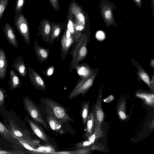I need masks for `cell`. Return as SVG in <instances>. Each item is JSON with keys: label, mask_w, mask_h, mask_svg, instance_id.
Returning <instances> with one entry per match:
<instances>
[{"label": "cell", "mask_w": 154, "mask_h": 154, "mask_svg": "<svg viewBox=\"0 0 154 154\" xmlns=\"http://www.w3.org/2000/svg\"><path fill=\"white\" fill-rule=\"evenodd\" d=\"M6 92L5 90L0 86V108L4 106Z\"/></svg>", "instance_id": "cell-34"}, {"label": "cell", "mask_w": 154, "mask_h": 154, "mask_svg": "<svg viewBox=\"0 0 154 154\" xmlns=\"http://www.w3.org/2000/svg\"><path fill=\"white\" fill-rule=\"evenodd\" d=\"M50 42L51 45H53L54 41L60 36L62 30L61 26L57 24H50Z\"/></svg>", "instance_id": "cell-22"}, {"label": "cell", "mask_w": 154, "mask_h": 154, "mask_svg": "<svg viewBox=\"0 0 154 154\" xmlns=\"http://www.w3.org/2000/svg\"><path fill=\"white\" fill-rule=\"evenodd\" d=\"M23 107L32 119L36 122L48 129L46 124L42 117L40 111L32 100L28 97L23 98Z\"/></svg>", "instance_id": "cell-4"}, {"label": "cell", "mask_w": 154, "mask_h": 154, "mask_svg": "<svg viewBox=\"0 0 154 154\" xmlns=\"http://www.w3.org/2000/svg\"><path fill=\"white\" fill-rule=\"evenodd\" d=\"M101 14L106 24L109 25L113 23L114 19L111 7L104 5L101 8Z\"/></svg>", "instance_id": "cell-20"}, {"label": "cell", "mask_w": 154, "mask_h": 154, "mask_svg": "<svg viewBox=\"0 0 154 154\" xmlns=\"http://www.w3.org/2000/svg\"><path fill=\"white\" fill-rule=\"evenodd\" d=\"M96 37L99 40H102L104 38L105 35L103 32L99 31L97 32Z\"/></svg>", "instance_id": "cell-37"}, {"label": "cell", "mask_w": 154, "mask_h": 154, "mask_svg": "<svg viewBox=\"0 0 154 154\" xmlns=\"http://www.w3.org/2000/svg\"><path fill=\"white\" fill-rule=\"evenodd\" d=\"M102 89L101 88L95 106L94 114L95 125L94 131L102 129V125L104 119V113L102 107Z\"/></svg>", "instance_id": "cell-8"}, {"label": "cell", "mask_w": 154, "mask_h": 154, "mask_svg": "<svg viewBox=\"0 0 154 154\" xmlns=\"http://www.w3.org/2000/svg\"><path fill=\"white\" fill-rule=\"evenodd\" d=\"M10 0H0V21Z\"/></svg>", "instance_id": "cell-32"}, {"label": "cell", "mask_w": 154, "mask_h": 154, "mask_svg": "<svg viewBox=\"0 0 154 154\" xmlns=\"http://www.w3.org/2000/svg\"><path fill=\"white\" fill-rule=\"evenodd\" d=\"M47 119L50 128L55 132L62 134L64 133L63 128V123L57 119L53 116L48 115Z\"/></svg>", "instance_id": "cell-16"}, {"label": "cell", "mask_w": 154, "mask_h": 154, "mask_svg": "<svg viewBox=\"0 0 154 154\" xmlns=\"http://www.w3.org/2000/svg\"><path fill=\"white\" fill-rule=\"evenodd\" d=\"M12 68L22 77H25L27 74V68L25 61L21 56L17 57L12 65Z\"/></svg>", "instance_id": "cell-14"}, {"label": "cell", "mask_w": 154, "mask_h": 154, "mask_svg": "<svg viewBox=\"0 0 154 154\" xmlns=\"http://www.w3.org/2000/svg\"><path fill=\"white\" fill-rule=\"evenodd\" d=\"M92 147L81 148L77 150L72 151V154H87L90 153L91 150L93 149Z\"/></svg>", "instance_id": "cell-33"}, {"label": "cell", "mask_w": 154, "mask_h": 154, "mask_svg": "<svg viewBox=\"0 0 154 154\" xmlns=\"http://www.w3.org/2000/svg\"><path fill=\"white\" fill-rule=\"evenodd\" d=\"M9 74L10 78L8 85L10 86L9 90L11 91L16 88H19L22 86L20 79L17 74L13 69L10 70Z\"/></svg>", "instance_id": "cell-17"}, {"label": "cell", "mask_w": 154, "mask_h": 154, "mask_svg": "<svg viewBox=\"0 0 154 154\" xmlns=\"http://www.w3.org/2000/svg\"><path fill=\"white\" fill-rule=\"evenodd\" d=\"M70 11L75 17L76 23L84 27L85 17L80 8L73 3L71 5Z\"/></svg>", "instance_id": "cell-15"}, {"label": "cell", "mask_w": 154, "mask_h": 154, "mask_svg": "<svg viewBox=\"0 0 154 154\" xmlns=\"http://www.w3.org/2000/svg\"><path fill=\"white\" fill-rule=\"evenodd\" d=\"M13 153H14L13 152H12L1 150H0V154H13Z\"/></svg>", "instance_id": "cell-40"}, {"label": "cell", "mask_w": 154, "mask_h": 154, "mask_svg": "<svg viewBox=\"0 0 154 154\" xmlns=\"http://www.w3.org/2000/svg\"><path fill=\"white\" fill-rule=\"evenodd\" d=\"M29 81L36 89L45 91L46 87L45 82L39 74L30 66H28Z\"/></svg>", "instance_id": "cell-9"}, {"label": "cell", "mask_w": 154, "mask_h": 154, "mask_svg": "<svg viewBox=\"0 0 154 154\" xmlns=\"http://www.w3.org/2000/svg\"><path fill=\"white\" fill-rule=\"evenodd\" d=\"M102 135V129L94 131L92 134L88 138V140L93 144L95 141L100 137Z\"/></svg>", "instance_id": "cell-29"}, {"label": "cell", "mask_w": 154, "mask_h": 154, "mask_svg": "<svg viewBox=\"0 0 154 154\" xmlns=\"http://www.w3.org/2000/svg\"><path fill=\"white\" fill-rule=\"evenodd\" d=\"M11 133L13 136L23 146L24 148L27 149L30 153H46L45 152V151L39 150L38 149H37L36 148L32 146L27 143L25 142L24 141L20 140V139L15 136Z\"/></svg>", "instance_id": "cell-26"}, {"label": "cell", "mask_w": 154, "mask_h": 154, "mask_svg": "<svg viewBox=\"0 0 154 154\" xmlns=\"http://www.w3.org/2000/svg\"><path fill=\"white\" fill-rule=\"evenodd\" d=\"M96 76V74L94 72L90 77L81 79L69 93L68 99L75 98L80 94L84 96L92 85Z\"/></svg>", "instance_id": "cell-5"}, {"label": "cell", "mask_w": 154, "mask_h": 154, "mask_svg": "<svg viewBox=\"0 0 154 154\" xmlns=\"http://www.w3.org/2000/svg\"><path fill=\"white\" fill-rule=\"evenodd\" d=\"M34 49L38 61L42 64L46 61L49 54V50L40 46L36 39L34 40Z\"/></svg>", "instance_id": "cell-12"}, {"label": "cell", "mask_w": 154, "mask_h": 154, "mask_svg": "<svg viewBox=\"0 0 154 154\" xmlns=\"http://www.w3.org/2000/svg\"><path fill=\"white\" fill-rule=\"evenodd\" d=\"M82 35L72 34L67 28L66 29L60 40L61 59H65L71 46L78 41Z\"/></svg>", "instance_id": "cell-6"}, {"label": "cell", "mask_w": 154, "mask_h": 154, "mask_svg": "<svg viewBox=\"0 0 154 154\" xmlns=\"http://www.w3.org/2000/svg\"><path fill=\"white\" fill-rule=\"evenodd\" d=\"M88 42V36L85 33L82 34L79 40L72 45L70 54L72 59L70 65L69 71L75 69V67L86 57L88 51L87 45Z\"/></svg>", "instance_id": "cell-1"}, {"label": "cell", "mask_w": 154, "mask_h": 154, "mask_svg": "<svg viewBox=\"0 0 154 154\" xmlns=\"http://www.w3.org/2000/svg\"><path fill=\"white\" fill-rule=\"evenodd\" d=\"M25 120L30 126L32 130L40 139L47 143H49L48 139L42 128L36 123L29 118L27 116Z\"/></svg>", "instance_id": "cell-13"}, {"label": "cell", "mask_w": 154, "mask_h": 154, "mask_svg": "<svg viewBox=\"0 0 154 154\" xmlns=\"http://www.w3.org/2000/svg\"><path fill=\"white\" fill-rule=\"evenodd\" d=\"M78 75L81 79L90 77L94 72L90 67L86 64L82 63L78 64L75 67Z\"/></svg>", "instance_id": "cell-19"}, {"label": "cell", "mask_w": 154, "mask_h": 154, "mask_svg": "<svg viewBox=\"0 0 154 154\" xmlns=\"http://www.w3.org/2000/svg\"><path fill=\"white\" fill-rule=\"evenodd\" d=\"M137 5L139 7H141V0H134Z\"/></svg>", "instance_id": "cell-39"}, {"label": "cell", "mask_w": 154, "mask_h": 154, "mask_svg": "<svg viewBox=\"0 0 154 154\" xmlns=\"http://www.w3.org/2000/svg\"><path fill=\"white\" fill-rule=\"evenodd\" d=\"M136 96L143 100L148 105H153L154 101L153 94L139 92L137 93Z\"/></svg>", "instance_id": "cell-24"}, {"label": "cell", "mask_w": 154, "mask_h": 154, "mask_svg": "<svg viewBox=\"0 0 154 154\" xmlns=\"http://www.w3.org/2000/svg\"><path fill=\"white\" fill-rule=\"evenodd\" d=\"M3 31L4 35L8 42L16 49H17L18 44L14 29L6 22L5 24Z\"/></svg>", "instance_id": "cell-10"}, {"label": "cell", "mask_w": 154, "mask_h": 154, "mask_svg": "<svg viewBox=\"0 0 154 154\" xmlns=\"http://www.w3.org/2000/svg\"><path fill=\"white\" fill-rule=\"evenodd\" d=\"M86 124V128L85 136L88 138L94 131L95 125L94 109L88 115Z\"/></svg>", "instance_id": "cell-21"}, {"label": "cell", "mask_w": 154, "mask_h": 154, "mask_svg": "<svg viewBox=\"0 0 154 154\" xmlns=\"http://www.w3.org/2000/svg\"><path fill=\"white\" fill-rule=\"evenodd\" d=\"M10 128H9L10 131L15 136L20 140L27 143L32 146L36 148L39 144V140L33 139L26 130L20 129L15 123L13 122L10 123Z\"/></svg>", "instance_id": "cell-7"}, {"label": "cell", "mask_w": 154, "mask_h": 154, "mask_svg": "<svg viewBox=\"0 0 154 154\" xmlns=\"http://www.w3.org/2000/svg\"><path fill=\"white\" fill-rule=\"evenodd\" d=\"M89 105L88 102L85 103L82 106L81 114L84 126L86 125L88 116Z\"/></svg>", "instance_id": "cell-28"}, {"label": "cell", "mask_w": 154, "mask_h": 154, "mask_svg": "<svg viewBox=\"0 0 154 154\" xmlns=\"http://www.w3.org/2000/svg\"><path fill=\"white\" fill-rule=\"evenodd\" d=\"M138 74L140 78L149 86L150 88L153 90V83L150 81L149 77L147 73L142 68H140Z\"/></svg>", "instance_id": "cell-25"}, {"label": "cell", "mask_w": 154, "mask_h": 154, "mask_svg": "<svg viewBox=\"0 0 154 154\" xmlns=\"http://www.w3.org/2000/svg\"><path fill=\"white\" fill-rule=\"evenodd\" d=\"M54 69V68L53 66H52L50 67L47 70V74L48 75L50 76L53 73Z\"/></svg>", "instance_id": "cell-38"}, {"label": "cell", "mask_w": 154, "mask_h": 154, "mask_svg": "<svg viewBox=\"0 0 154 154\" xmlns=\"http://www.w3.org/2000/svg\"><path fill=\"white\" fill-rule=\"evenodd\" d=\"M48 115H51L62 123L71 121V118L68 114L65 108L55 101L49 98L45 100Z\"/></svg>", "instance_id": "cell-2"}, {"label": "cell", "mask_w": 154, "mask_h": 154, "mask_svg": "<svg viewBox=\"0 0 154 154\" xmlns=\"http://www.w3.org/2000/svg\"><path fill=\"white\" fill-rule=\"evenodd\" d=\"M51 25L49 21L44 19L41 23L37 36L41 35L42 40L47 44L50 42Z\"/></svg>", "instance_id": "cell-11"}, {"label": "cell", "mask_w": 154, "mask_h": 154, "mask_svg": "<svg viewBox=\"0 0 154 154\" xmlns=\"http://www.w3.org/2000/svg\"><path fill=\"white\" fill-rule=\"evenodd\" d=\"M52 7L56 10H58L59 8V4L58 0H49Z\"/></svg>", "instance_id": "cell-36"}, {"label": "cell", "mask_w": 154, "mask_h": 154, "mask_svg": "<svg viewBox=\"0 0 154 154\" xmlns=\"http://www.w3.org/2000/svg\"><path fill=\"white\" fill-rule=\"evenodd\" d=\"M75 23H74L72 19L69 20L67 25V29L72 34L77 35H82L81 32L77 31L75 28Z\"/></svg>", "instance_id": "cell-30"}, {"label": "cell", "mask_w": 154, "mask_h": 154, "mask_svg": "<svg viewBox=\"0 0 154 154\" xmlns=\"http://www.w3.org/2000/svg\"><path fill=\"white\" fill-rule=\"evenodd\" d=\"M118 115L121 120H125L127 118L126 113V103L125 101L122 100L118 104L117 108Z\"/></svg>", "instance_id": "cell-27"}, {"label": "cell", "mask_w": 154, "mask_h": 154, "mask_svg": "<svg viewBox=\"0 0 154 154\" xmlns=\"http://www.w3.org/2000/svg\"><path fill=\"white\" fill-rule=\"evenodd\" d=\"M14 23L15 27L23 37L24 42L29 47L30 36L29 25L27 19L21 12L16 14Z\"/></svg>", "instance_id": "cell-3"}, {"label": "cell", "mask_w": 154, "mask_h": 154, "mask_svg": "<svg viewBox=\"0 0 154 154\" xmlns=\"http://www.w3.org/2000/svg\"><path fill=\"white\" fill-rule=\"evenodd\" d=\"M25 3V0H17L16 2L14 12L17 13L22 12Z\"/></svg>", "instance_id": "cell-31"}, {"label": "cell", "mask_w": 154, "mask_h": 154, "mask_svg": "<svg viewBox=\"0 0 154 154\" xmlns=\"http://www.w3.org/2000/svg\"><path fill=\"white\" fill-rule=\"evenodd\" d=\"M0 134L6 140L9 142L16 140V139L13 136L11 132L7 129L0 121Z\"/></svg>", "instance_id": "cell-23"}, {"label": "cell", "mask_w": 154, "mask_h": 154, "mask_svg": "<svg viewBox=\"0 0 154 154\" xmlns=\"http://www.w3.org/2000/svg\"><path fill=\"white\" fill-rule=\"evenodd\" d=\"M150 65H151V66H152L153 67H154V60L153 59L151 60V61H150Z\"/></svg>", "instance_id": "cell-41"}, {"label": "cell", "mask_w": 154, "mask_h": 154, "mask_svg": "<svg viewBox=\"0 0 154 154\" xmlns=\"http://www.w3.org/2000/svg\"><path fill=\"white\" fill-rule=\"evenodd\" d=\"M8 67V63L5 53L0 48V80L6 78Z\"/></svg>", "instance_id": "cell-18"}, {"label": "cell", "mask_w": 154, "mask_h": 154, "mask_svg": "<svg viewBox=\"0 0 154 154\" xmlns=\"http://www.w3.org/2000/svg\"><path fill=\"white\" fill-rule=\"evenodd\" d=\"M92 143L88 140L81 142L75 144V146L77 149L89 147Z\"/></svg>", "instance_id": "cell-35"}]
</instances>
